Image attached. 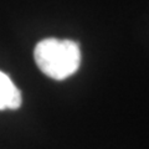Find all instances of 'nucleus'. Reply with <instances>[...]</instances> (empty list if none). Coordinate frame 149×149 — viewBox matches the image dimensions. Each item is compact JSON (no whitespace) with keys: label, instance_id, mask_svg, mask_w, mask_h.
<instances>
[{"label":"nucleus","instance_id":"2","mask_svg":"<svg viewBox=\"0 0 149 149\" xmlns=\"http://www.w3.org/2000/svg\"><path fill=\"white\" fill-rule=\"evenodd\" d=\"M21 92L6 73L0 71V111L17 109L21 106Z\"/></svg>","mask_w":149,"mask_h":149},{"label":"nucleus","instance_id":"1","mask_svg":"<svg viewBox=\"0 0 149 149\" xmlns=\"http://www.w3.org/2000/svg\"><path fill=\"white\" fill-rule=\"evenodd\" d=\"M34 58L44 74L56 81H63L77 72L81 65V49L72 40L50 37L37 42Z\"/></svg>","mask_w":149,"mask_h":149}]
</instances>
